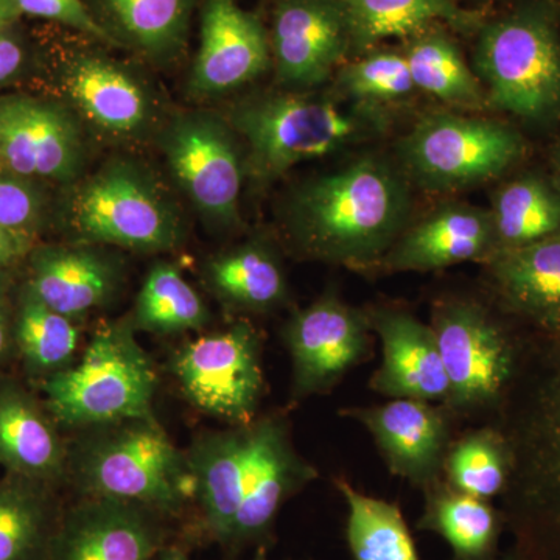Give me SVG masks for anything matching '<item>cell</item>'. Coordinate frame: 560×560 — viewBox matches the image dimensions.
<instances>
[{"mask_svg":"<svg viewBox=\"0 0 560 560\" xmlns=\"http://www.w3.org/2000/svg\"><path fill=\"white\" fill-rule=\"evenodd\" d=\"M55 91L92 139L139 145L156 139L172 113L160 88L135 65L94 47H73L58 58Z\"/></svg>","mask_w":560,"mask_h":560,"instance_id":"30bf717a","label":"cell"},{"mask_svg":"<svg viewBox=\"0 0 560 560\" xmlns=\"http://www.w3.org/2000/svg\"><path fill=\"white\" fill-rule=\"evenodd\" d=\"M32 246V237L28 235L0 226V271L31 253Z\"/></svg>","mask_w":560,"mask_h":560,"instance_id":"60d3db41","label":"cell"},{"mask_svg":"<svg viewBox=\"0 0 560 560\" xmlns=\"http://www.w3.org/2000/svg\"><path fill=\"white\" fill-rule=\"evenodd\" d=\"M55 530L46 485L10 474L0 480V560L49 558Z\"/></svg>","mask_w":560,"mask_h":560,"instance_id":"836d02e7","label":"cell"},{"mask_svg":"<svg viewBox=\"0 0 560 560\" xmlns=\"http://www.w3.org/2000/svg\"><path fill=\"white\" fill-rule=\"evenodd\" d=\"M249 431L245 489L228 545L234 548L267 539L283 504L319 477L318 469L294 447L285 416H261Z\"/></svg>","mask_w":560,"mask_h":560,"instance_id":"9a60e30c","label":"cell"},{"mask_svg":"<svg viewBox=\"0 0 560 560\" xmlns=\"http://www.w3.org/2000/svg\"><path fill=\"white\" fill-rule=\"evenodd\" d=\"M366 313L382 345V363L371 375L370 389L386 399L444 405L451 386L430 324L394 305H374Z\"/></svg>","mask_w":560,"mask_h":560,"instance_id":"d6986e66","label":"cell"},{"mask_svg":"<svg viewBox=\"0 0 560 560\" xmlns=\"http://www.w3.org/2000/svg\"><path fill=\"white\" fill-rule=\"evenodd\" d=\"M120 282L119 261L102 246L72 242L33 249L25 285L51 311L77 319L108 304Z\"/></svg>","mask_w":560,"mask_h":560,"instance_id":"603a6c76","label":"cell"},{"mask_svg":"<svg viewBox=\"0 0 560 560\" xmlns=\"http://www.w3.org/2000/svg\"><path fill=\"white\" fill-rule=\"evenodd\" d=\"M261 337L248 320L187 342L173 360L184 397L197 410L246 427L259 418L265 394Z\"/></svg>","mask_w":560,"mask_h":560,"instance_id":"7c38bea8","label":"cell"},{"mask_svg":"<svg viewBox=\"0 0 560 560\" xmlns=\"http://www.w3.org/2000/svg\"><path fill=\"white\" fill-rule=\"evenodd\" d=\"M474 70L488 108L537 127L560 121L559 0H521L477 33Z\"/></svg>","mask_w":560,"mask_h":560,"instance_id":"8992f818","label":"cell"},{"mask_svg":"<svg viewBox=\"0 0 560 560\" xmlns=\"http://www.w3.org/2000/svg\"><path fill=\"white\" fill-rule=\"evenodd\" d=\"M241 139L246 175L272 183L302 162L330 156L381 135L386 119L312 91L253 92L223 114Z\"/></svg>","mask_w":560,"mask_h":560,"instance_id":"277c9868","label":"cell"},{"mask_svg":"<svg viewBox=\"0 0 560 560\" xmlns=\"http://www.w3.org/2000/svg\"><path fill=\"white\" fill-rule=\"evenodd\" d=\"M249 425L205 434L186 455L194 480V499L200 503L206 528L213 539L226 547L245 489Z\"/></svg>","mask_w":560,"mask_h":560,"instance_id":"d4e9b609","label":"cell"},{"mask_svg":"<svg viewBox=\"0 0 560 560\" xmlns=\"http://www.w3.org/2000/svg\"><path fill=\"white\" fill-rule=\"evenodd\" d=\"M492 425L512 453L501 514L529 560H560V337H537Z\"/></svg>","mask_w":560,"mask_h":560,"instance_id":"7a4b0ae2","label":"cell"},{"mask_svg":"<svg viewBox=\"0 0 560 560\" xmlns=\"http://www.w3.org/2000/svg\"><path fill=\"white\" fill-rule=\"evenodd\" d=\"M372 330L366 308L329 293L296 311L282 330L291 359V399L323 396L371 355Z\"/></svg>","mask_w":560,"mask_h":560,"instance_id":"5bb4252c","label":"cell"},{"mask_svg":"<svg viewBox=\"0 0 560 560\" xmlns=\"http://www.w3.org/2000/svg\"><path fill=\"white\" fill-rule=\"evenodd\" d=\"M5 278L0 271V364L9 355L11 345H13V316L9 301V289H7Z\"/></svg>","mask_w":560,"mask_h":560,"instance_id":"b9f144b4","label":"cell"},{"mask_svg":"<svg viewBox=\"0 0 560 560\" xmlns=\"http://www.w3.org/2000/svg\"><path fill=\"white\" fill-rule=\"evenodd\" d=\"M0 466L46 486L61 478L68 466L54 418L14 381H0Z\"/></svg>","mask_w":560,"mask_h":560,"instance_id":"484cf974","label":"cell"},{"mask_svg":"<svg viewBox=\"0 0 560 560\" xmlns=\"http://www.w3.org/2000/svg\"><path fill=\"white\" fill-rule=\"evenodd\" d=\"M348 20L352 51H371L382 40L405 38L430 25H447L463 35H477L488 21L480 11L463 9L456 0H338Z\"/></svg>","mask_w":560,"mask_h":560,"instance_id":"83f0119b","label":"cell"},{"mask_svg":"<svg viewBox=\"0 0 560 560\" xmlns=\"http://www.w3.org/2000/svg\"><path fill=\"white\" fill-rule=\"evenodd\" d=\"M512 474L506 438L492 423H481L453 440L442 480L466 495L492 501L503 495Z\"/></svg>","mask_w":560,"mask_h":560,"instance_id":"d6a6232c","label":"cell"},{"mask_svg":"<svg viewBox=\"0 0 560 560\" xmlns=\"http://www.w3.org/2000/svg\"><path fill=\"white\" fill-rule=\"evenodd\" d=\"M209 318L205 301L183 272L175 265L160 261L143 280L131 324L135 329L172 335L200 331Z\"/></svg>","mask_w":560,"mask_h":560,"instance_id":"e575fe53","label":"cell"},{"mask_svg":"<svg viewBox=\"0 0 560 560\" xmlns=\"http://www.w3.org/2000/svg\"><path fill=\"white\" fill-rule=\"evenodd\" d=\"M77 474L94 499L125 501L156 515H175L194 499L183 455L154 418L114 423L80 448Z\"/></svg>","mask_w":560,"mask_h":560,"instance_id":"ba28073f","label":"cell"},{"mask_svg":"<svg viewBox=\"0 0 560 560\" xmlns=\"http://www.w3.org/2000/svg\"><path fill=\"white\" fill-rule=\"evenodd\" d=\"M13 342L28 370L49 377L69 366L80 330L75 319L51 311L25 285L14 311Z\"/></svg>","mask_w":560,"mask_h":560,"instance_id":"d590c367","label":"cell"},{"mask_svg":"<svg viewBox=\"0 0 560 560\" xmlns=\"http://www.w3.org/2000/svg\"><path fill=\"white\" fill-rule=\"evenodd\" d=\"M268 35L276 77L285 90L312 91L326 83L352 51L338 0H278Z\"/></svg>","mask_w":560,"mask_h":560,"instance_id":"e0dca14e","label":"cell"},{"mask_svg":"<svg viewBox=\"0 0 560 560\" xmlns=\"http://www.w3.org/2000/svg\"><path fill=\"white\" fill-rule=\"evenodd\" d=\"M201 0H86L110 46L124 47L158 68L178 60Z\"/></svg>","mask_w":560,"mask_h":560,"instance_id":"cb8c5ba5","label":"cell"},{"mask_svg":"<svg viewBox=\"0 0 560 560\" xmlns=\"http://www.w3.org/2000/svg\"><path fill=\"white\" fill-rule=\"evenodd\" d=\"M271 65L270 35L256 14L237 0H202L200 47L187 84L194 97L242 90Z\"/></svg>","mask_w":560,"mask_h":560,"instance_id":"ac0fdd59","label":"cell"},{"mask_svg":"<svg viewBox=\"0 0 560 560\" xmlns=\"http://www.w3.org/2000/svg\"><path fill=\"white\" fill-rule=\"evenodd\" d=\"M397 151L408 180L431 191H455L514 171L525 160L528 142L506 121L440 113L420 119Z\"/></svg>","mask_w":560,"mask_h":560,"instance_id":"9c48e42d","label":"cell"},{"mask_svg":"<svg viewBox=\"0 0 560 560\" xmlns=\"http://www.w3.org/2000/svg\"><path fill=\"white\" fill-rule=\"evenodd\" d=\"M550 164L551 175L555 176L556 180L560 184V138L556 140L555 145H552Z\"/></svg>","mask_w":560,"mask_h":560,"instance_id":"f6af8a7d","label":"cell"},{"mask_svg":"<svg viewBox=\"0 0 560 560\" xmlns=\"http://www.w3.org/2000/svg\"><path fill=\"white\" fill-rule=\"evenodd\" d=\"M559 10H560V0H559Z\"/></svg>","mask_w":560,"mask_h":560,"instance_id":"c3c4849f","label":"cell"},{"mask_svg":"<svg viewBox=\"0 0 560 560\" xmlns=\"http://www.w3.org/2000/svg\"><path fill=\"white\" fill-rule=\"evenodd\" d=\"M481 265L501 311L541 337H560V234L499 250Z\"/></svg>","mask_w":560,"mask_h":560,"instance_id":"44dd1931","label":"cell"},{"mask_svg":"<svg viewBox=\"0 0 560 560\" xmlns=\"http://www.w3.org/2000/svg\"><path fill=\"white\" fill-rule=\"evenodd\" d=\"M47 210L49 202L38 183L13 175L0 165V226L33 237Z\"/></svg>","mask_w":560,"mask_h":560,"instance_id":"74e56055","label":"cell"},{"mask_svg":"<svg viewBox=\"0 0 560 560\" xmlns=\"http://www.w3.org/2000/svg\"><path fill=\"white\" fill-rule=\"evenodd\" d=\"M371 434L390 474L420 490L442 481L444 460L458 423L440 404L389 399L341 410Z\"/></svg>","mask_w":560,"mask_h":560,"instance_id":"2e32d148","label":"cell"},{"mask_svg":"<svg viewBox=\"0 0 560 560\" xmlns=\"http://www.w3.org/2000/svg\"><path fill=\"white\" fill-rule=\"evenodd\" d=\"M92 136L60 98L0 97V165L35 183L70 186L86 173Z\"/></svg>","mask_w":560,"mask_h":560,"instance_id":"4fadbf2b","label":"cell"},{"mask_svg":"<svg viewBox=\"0 0 560 560\" xmlns=\"http://www.w3.org/2000/svg\"><path fill=\"white\" fill-rule=\"evenodd\" d=\"M154 143L164 156L172 183L206 223L217 230L241 224L245 153L223 113H173Z\"/></svg>","mask_w":560,"mask_h":560,"instance_id":"8fae6325","label":"cell"},{"mask_svg":"<svg viewBox=\"0 0 560 560\" xmlns=\"http://www.w3.org/2000/svg\"><path fill=\"white\" fill-rule=\"evenodd\" d=\"M408 183L375 154L304 180L283 209L287 238L304 259L371 272L410 224Z\"/></svg>","mask_w":560,"mask_h":560,"instance_id":"6da1fadb","label":"cell"},{"mask_svg":"<svg viewBox=\"0 0 560 560\" xmlns=\"http://www.w3.org/2000/svg\"><path fill=\"white\" fill-rule=\"evenodd\" d=\"M27 47L20 36L9 31L0 33V86L11 83L27 66Z\"/></svg>","mask_w":560,"mask_h":560,"instance_id":"ab89813d","label":"cell"},{"mask_svg":"<svg viewBox=\"0 0 560 560\" xmlns=\"http://www.w3.org/2000/svg\"><path fill=\"white\" fill-rule=\"evenodd\" d=\"M489 210L495 253L545 241L560 234V184L551 172H523L493 190Z\"/></svg>","mask_w":560,"mask_h":560,"instance_id":"f1b7e54d","label":"cell"},{"mask_svg":"<svg viewBox=\"0 0 560 560\" xmlns=\"http://www.w3.org/2000/svg\"><path fill=\"white\" fill-rule=\"evenodd\" d=\"M489 560H529V559L526 558V556L523 555V552L518 551L517 548L514 547V545H512V548H510V550L504 551V552H499V555L493 556V558L489 559Z\"/></svg>","mask_w":560,"mask_h":560,"instance_id":"bcb514c9","label":"cell"},{"mask_svg":"<svg viewBox=\"0 0 560 560\" xmlns=\"http://www.w3.org/2000/svg\"><path fill=\"white\" fill-rule=\"evenodd\" d=\"M150 560H190L186 552L173 547H161Z\"/></svg>","mask_w":560,"mask_h":560,"instance_id":"ee69618b","label":"cell"},{"mask_svg":"<svg viewBox=\"0 0 560 560\" xmlns=\"http://www.w3.org/2000/svg\"><path fill=\"white\" fill-rule=\"evenodd\" d=\"M21 14L58 22L92 40L110 46L108 36L92 18L86 0H14Z\"/></svg>","mask_w":560,"mask_h":560,"instance_id":"f35d334b","label":"cell"},{"mask_svg":"<svg viewBox=\"0 0 560 560\" xmlns=\"http://www.w3.org/2000/svg\"><path fill=\"white\" fill-rule=\"evenodd\" d=\"M422 492L425 503L416 526L447 541L455 560H489L499 555L506 526L503 514L490 501L460 493L444 480Z\"/></svg>","mask_w":560,"mask_h":560,"instance_id":"f546056e","label":"cell"},{"mask_svg":"<svg viewBox=\"0 0 560 560\" xmlns=\"http://www.w3.org/2000/svg\"><path fill=\"white\" fill-rule=\"evenodd\" d=\"M253 560H268L267 558H264V556H257L256 559H253Z\"/></svg>","mask_w":560,"mask_h":560,"instance_id":"7dc6e473","label":"cell"},{"mask_svg":"<svg viewBox=\"0 0 560 560\" xmlns=\"http://www.w3.org/2000/svg\"><path fill=\"white\" fill-rule=\"evenodd\" d=\"M497 250L489 209L451 202L408 224L371 272H430L477 261Z\"/></svg>","mask_w":560,"mask_h":560,"instance_id":"ffe728a7","label":"cell"},{"mask_svg":"<svg viewBox=\"0 0 560 560\" xmlns=\"http://www.w3.org/2000/svg\"><path fill=\"white\" fill-rule=\"evenodd\" d=\"M430 326L447 374L445 408L456 423H490L521 378L539 335L492 300L442 296Z\"/></svg>","mask_w":560,"mask_h":560,"instance_id":"3957f363","label":"cell"},{"mask_svg":"<svg viewBox=\"0 0 560 560\" xmlns=\"http://www.w3.org/2000/svg\"><path fill=\"white\" fill-rule=\"evenodd\" d=\"M135 331L131 320L105 324L79 363L47 377L44 407L51 418L68 427L154 418L156 377Z\"/></svg>","mask_w":560,"mask_h":560,"instance_id":"52a82bcc","label":"cell"},{"mask_svg":"<svg viewBox=\"0 0 560 560\" xmlns=\"http://www.w3.org/2000/svg\"><path fill=\"white\" fill-rule=\"evenodd\" d=\"M334 77L338 98L377 113L418 92L401 51H368L359 60L346 61Z\"/></svg>","mask_w":560,"mask_h":560,"instance_id":"8d00e7d4","label":"cell"},{"mask_svg":"<svg viewBox=\"0 0 560 560\" xmlns=\"http://www.w3.org/2000/svg\"><path fill=\"white\" fill-rule=\"evenodd\" d=\"M348 506L346 540L355 560H420L399 504L368 495L346 478H334Z\"/></svg>","mask_w":560,"mask_h":560,"instance_id":"1f68e13d","label":"cell"},{"mask_svg":"<svg viewBox=\"0 0 560 560\" xmlns=\"http://www.w3.org/2000/svg\"><path fill=\"white\" fill-rule=\"evenodd\" d=\"M202 275L213 296L232 312L265 315L289 302L285 268L267 238H250L215 254Z\"/></svg>","mask_w":560,"mask_h":560,"instance_id":"4316f807","label":"cell"},{"mask_svg":"<svg viewBox=\"0 0 560 560\" xmlns=\"http://www.w3.org/2000/svg\"><path fill=\"white\" fill-rule=\"evenodd\" d=\"M401 54L416 90L455 109L477 113L489 109L477 73L464 60L458 44L441 24L430 25L408 36Z\"/></svg>","mask_w":560,"mask_h":560,"instance_id":"4dcf8cb0","label":"cell"},{"mask_svg":"<svg viewBox=\"0 0 560 560\" xmlns=\"http://www.w3.org/2000/svg\"><path fill=\"white\" fill-rule=\"evenodd\" d=\"M62 223L72 242L145 254L178 249L187 234L168 184L147 162L125 153L70 184Z\"/></svg>","mask_w":560,"mask_h":560,"instance_id":"5b68a950","label":"cell"},{"mask_svg":"<svg viewBox=\"0 0 560 560\" xmlns=\"http://www.w3.org/2000/svg\"><path fill=\"white\" fill-rule=\"evenodd\" d=\"M21 11L14 0H0V33L13 27L14 22L20 20Z\"/></svg>","mask_w":560,"mask_h":560,"instance_id":"7bdbcfd3","label":"cell"},{"mask_svg":"<svg viewBox=\"0 0 560 560\" xmlns=\"http://www.w3.org/2000/svg\"><path fill=\"white\" fill-rule=\"evenodd\" d=\"M162 547L156 514L125 501L94 499L69 512L50 560H150Z\"/></svg>","mask_w":560,"mask_h":560,"instance_id":"7402d4cb","label":"cell"}]
</instances>
